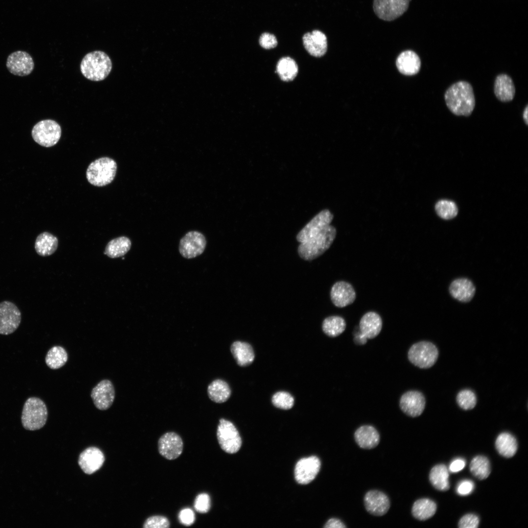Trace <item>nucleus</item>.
<instances>
[{
	"mask_svg": "<svg viewBox=\"0 0 528 528\" xmlns=\"http://www.w3.org/2000/svg\"><path fill=\"white\" fill-rule=\"evenodd\" d=\"M449 470L443 464H437L431 470L429 480L433 486L440 491H446L450 487Z\"/></svg>",
	"mask_w": 528,
	"mask_h": 528,
	"instance_id": "nucleus-31",
	"label": "nucleus"
},
{
	"mask_svg": "<svg viewBox=\"0 0 528 528\" xmlns=\"http://www.w3.org/2000/svg\"><path fill=\"white\" fill-rule=\"evenodd\" d=\"M346 323L342 317L331 316L324 319L322 323L324 332L330 337H334L342 333L345 330Z\"/></svg>",
	"mask_w": 528,
	"mask_h": 528,
	"instance_id": "nucleus-36",
	"label": "nucleus"
},
{
	"mask_svg": "<svg viewBox=\"0 0 528 528\" xmlns=\"http://www.w3.org/2000/svg\"><path fill=\"white\" fill-rule=\"evenodd\" d=\"M321 467V462L316 456H310L300 459L294 470L296 481L300 484H306L314 479Z\"/></svg>",
	"mask_w": 528,
	"mask_h": 528,
	"instance_id": "nucleus-16",
	"label": "nucleus"
},
{
	"mask_svg": "<svg viewBox=\"0 0 528 528\" xmlns=\"http://www.w3.org/2000/svg\"><path fill=\"white\" fill-rule=\"evenodd\" d=\"M131 245V241L129 238L121 236L111 240L108 243L104 253L110 258L120 257L130 250Z\"/></svg>",
	"mask_w": 528,
	"mask_h": 528,
	"instance_id": "nucleus-32",
	"label": "nucleus"
},
{
	"mask_svg": "<svg viewBox=\"0 0 528 528\" xmlns=\"http://www.w3.org/2000/svg\"><path fill=\"white\" fill-rule=\"evenodd\" d=\"M303 42L306 50L313 56L320 57L327 52V37L319 30H315L304 34Z\"/></svg>",
	"mask_w": 528,
	"mask_h": 528,
	"instance_id": "nucleus-22",
	"label": "nucleus"
},
{
	"mask_svg": "<svg viewBox=\"0 0 528 528\" xmlns=\"http://www.w3.org/2000/svg\"><path fill=\"white\" fill-rule=\"evenodd\" d=\"M330 298L336 307L344 308L353 303L356 298V293L350 283L339 281L331 287Z\"/></svg>",
	"mask_w": 528,
	"mask_h": 528,
	"instance_id": "nucleus-20",
	"label": "nucleus"
},
{
	"mask_svg": "<svg viewBox=\"0 0 528 528\" xmlns=\"http://www.w3.org/2000/svg\"><path fill=\"white\" fill-rule=\"evenodd\" d=\"M451 295L462 302H469L474 297L476 288L473 283L467 278H458L454 280L449 288Z\"/></svg>",
	"mask_w": 528,
	"mask_h": 528,
	"instance_id": "nucleus-23",
	"label": "nucleus"
},
{
	"mask_svg": "<svg viewBox=\"0 0 528 528\" xmlns=\"http://www.w3.org/2000/svg\"><path fill=\"white\" fill-rule=\"evenodd\" d=\"M117 168L116 162L113 159L100 157L90 163L86 171V177L91 185L104 186L113 181Z\"/></svg>",
	"mask_w": 528,
	"mask_h": 528,
	"instance_id": "nucleus-4",
	"label": "nucleus"
},
{
	"mask_svg": "<svg viewBox=\"0 0 528 528\" xmlns=\"http://www.w3.org/2000/svg\"><path fill=\"white\" fill-rule=\"evenodd\" d=\"M456 399L459 406L465 410L472 409L477 403V398L475 393L469 389L461 391L458 394Z\"/></svg>",
	"mask_w": 528,
	"mask_h": 528,
	"instance_id": "nucleus-39",
	"label": "nucleus"
},
{
	"mask_svg": "<svg viewBox=\"0 0 528 528\" xmlns=\"http://www.w3.org/2000/svg\"><path fill=\"white\" fill-rule=\"evenodd\" d=\"M183 448V442L181 438L174 432L164 434L158 441L159 454L169 460L177 458L181 454Z\"/></svg>",
	"mask_w": 528,
	"mask_h": 528,
	"instance_id": "nucleus-15",
	"label": "nucleus"
},
{
	"mask_svg": "<svg viewBox=\"0 0 528 528\" xmlns=\"http://www.w3.org/2000/svg\"><path fill=\"white\" fill-rule=\"evenodd\" d=\"M494 91L500 101L507 102L512 100L515 88L511 77L506 74L498 75L495 80Z\"/></svg>",
	"mask_w": 528,
	"mask_h": 528,
	"instance_id": "nucleus-26",
	"label": "nucleus"
},
{
	"mask_svg": "<svg viewBox=\"0 0 528 528\" xmlns=\"http://www.w3.org/2000/svg\"><path fill=\"white\" fill-rule=\"evenodd\" d=\"M474 488V483L469 480H464L460 482L456 488L457 493L461 496H466L472 492Z\"/></svg>",
	"mask_w": 528,
	"mask_h": 528,
	"instance_id": "nucleus-46",
	"label": "nucleus"
},
{
	"mask_svg": "<svg viewBox=\"0 0 528 528\" xmlns=\"http://www.w3.org/2000/svg\"><path fill=\"white\" fill-rule=\"evenodd\" d=\"M90 396L96 408L106 410L110 408L115 398V390L109 379L100 381L92 389Z\"/></svg>",
	"mask_w": 528,
	"mask_h": 528,
	"instance_id": "nucleus-13",
	"label": "nucleus"
},
{
	"mask_svg": "<svg viewBox=\"0 0 528 528\" xmlns=\"http://www.w3.org/2000/svg\"><path fill=\"white\" fill-rule=\"evenodd\" d=\"M479 524V517L474 514H467L460 520L458 526L460 528H476Z\"/></svg>",
	"mask_w": 528,
	"mask_h": 528,
	"instance_id": "nucleus-43",
	"label": "nucleus"
},
{
	"mask_svg": "<svg viewBox=\"0 0 528 528\" xmlns=\"http://www.w3.org/2000/svg\"><path fill=\"white\" fill-rule=\"evenodd\" d=\"M259 44L263 48L269 49L275 47L277 45L276 37L268 33H264L259 39Z\"/></svg>",
	"mask_w": 528,
	"mask_h": 528,
	"instance_id": "nucleus-44",
	"label": "nucleus"
},
{
	"mask_svg": "<svg viewBox=\"0 0 528 528\" xmlns=\"http://www.w3.org/2000/svg\"><path fill=\"white\" fill-rule=\"evenodd\" d=\"M112 69V62L105 52L95 50L87 54L83 58L80 70L83 76L93 81L106 79Z\"/></svg>",
	"mask_w": 528,
	"mask_h": 528,
	"instance_id": "nucleus-3",
	"label": "nucleus"
},
{
	"mask_svg": "<svg viewBox=\"0 0 528 528\" xmlns=\"http://www.w3.org/2000/svg\"><path fill=\"white\" fill-rule=\"evenodd\" d=\"M210 507L211 501L208 494L203 493L198 494L196 497L194 502V508L197 512L201 513H207Z\"/></svg>",
	"mask_w": 528,
	"mask_h": 528,
	"instance_id": "nucleus-42",
	"label": "nucleus"
},
{
	"mask_svg": "<svg viewBox=\"0 0 528 528\" xmlns=\"http://www.w3.org/2000/svg\"><path fill=\"white\" fill-rule=\"evenodd\" d=\"M62 130L60 125L51 119L41 120L33 127L31 135L33 140L40 145L50 147L56 145L60 139Z\"/></svg>",
	"mask_w": 528,
	"mask_h": 528,
	"instance_id": "nucleus-7",
	"label": "nucleus"
},
{
	"mask_svg": "<svg viewBox=\"0 0 528 528\" xmlns=\"http://www.w3.org/2000/svg\"><path fill=\"white\" fill-rule=\"evenodd\" d=\"M439 352L437 347L429 341H420L413 344L408 352L409 360L415 366L427 369L437 360Z\"/></svg>",
	"mask_w": 528,
	"mask_h": 528,
	"instance_id": "nucleus-6",
	"label": "nucleus"
},
{
	"mask_svg": "<svg viewBox=\"0 0 528 528\" xmlns=\"http://www.w3.org/2000/svg\"><path fill=\"white\" fill-rule=\"evenodd\" d=\"M444 99L449 110L456 115H470L475 106L473 88L466 81H459L452 85L446 90Z\"/></svg>",
	"mask_w": 528,
	"mask_h": 528,
	"instance_id": "nucleus-1",
	"label": "nucleus"
},
{
	"mask_svg": "<svg viewBox=\"0 0 528 528\" xmlns=\"http://www.w3.org/2000/svg\"><path fill=\"white\" fill-rule=\"evenodd\" d=\"M170 523L164 516L154 515L148 518L143 524L144 528H168Z\"/></svg>",
	"mask_w": 528,
	"mask_h": 528,
	"instance_id": "nucleus-41",
	"label": "nucleus"
},
{
	"mask_svg": "<svg viewBox=\"0 0 528 528\" xmlns=\"http://www.w3.org/2000/svg\"><path fill=\"white\" fill-rule=\"evenodd\" d=\"M67 359L68 355L65 349L60 346H55L47 352L45 361L51 369L56 370L64 366Z\"/></svg>",
	"mask_w": 528,
	"mask_h": 528,
	"instance_id": "nucleus-35",
	"label": "nucleus"
},
{
	"mask_svg": "<svg viewBox=\"0 0 528 528\" xmlns=\"http://www.w3.org/2000/svg\"><path fill=\"white\" fill-rule=\"evenodd\" d=\"M364 501L367 511L375 516H380L385 514L390 507L388 496L384 493L376 490L367 492Z\"/></svg>",
	"mask_w": 528,
	"mask_h": 528,
	"instance_id": "nucleus-18",
	"label": "nucleus"
},
{
	"mask_svg": "<svg viewBox=\"0 0 528 528\" xmlns=\"http://www.w3.org/2000/svg\"><path fill=\"white\" fill-rule=\"evenodd\" d=\"M6 66L11 73L16 76H25L33 71L34 63L31 55L27 52L18 50L8 56Z\"/></svg>",
	"mask_w": 528,
	"mask_h": 528,
	"instance_id": "nucleus-12",
	"label": "nucleus"
},
{
	"mask_svg": "<svg viewBox=\"0 0 528 528\" xmlns=\"http://www.w3.org/2000/svg\"><path fill=\"white\" fill-rule=\"evenodd\" d=\"M180 522L183 525L189 526L195 521V515L193 511L188 508L182 509L178 515Z\"/></svg>",
	"mask_w": 528,
	"mask_h": 528,
	"instance_id": "nucleus-45",
	"label": "nucleus"
},
{
	"mask_svg": "<svg viewBox=\"0 0 528 528\" xmlns=\"http://www.w3.org/2000/svg\"><path fill=\"white\" fill-rule=\"evenodd\" d=\"M21 319V312L14 303L8 301L0 303V334L14 332L20 326Z\"/></svg>",
	"mask_w": 528,
	"mask_h": 528,
	"instance_id": "nucleus-10",
	"label": "nucleus"
},
{
	"mask_svg": "<svg viewBox=\"0 0 528 528\" xmlns=\"http://www.w3.org/2000/svg\"><path fill=\"white\" fill-rule=\"evenodd\" d=\"M206 243V238L202 233L197 231H191L180 240L179 252L185 258H194L204 252Z\"/></svg>",
	"mask_w": 528,
	"mask_h": 528,
	"instance_id": "nucleus-11",
	"label": "nucleus"
},
{
	"mask_svg": "<svg viewBox=\"0 0 528 528\" xmlns=\"http://www.w3.org/2000/svg\"><path fill=\"white\" fill-rule=\"evenodd\" d=\"M324 527L325 528H345L346 526L339 519L331 518L327 521Z\"/></svg>",
	"mask_w": 528,
	"mask_h": 528,
	"instance_id": "nucleus-48",
	"label": "nucleus"
},
{
	"mask_svg": "<svg viewBox=\"0 0 528 528\" xmlns=\"http://www.w3.org/2000/svg\"><path fill=\"white\" fill-rule=\"evenodd\" d=\"M411 0H374L373 8L377 16L391 21L401 16L408 9Z\"/></svg>",
	"mask_w": 528,
	"mask_h": 528,
	"instance_id": "nucleus-9",
	"label": "nucleus"
},
{
	"mask_svg": "<svg viewBox=\"0 0 528 528\" xmlns=\"http://www.w3.org/2000/svg\"><path fill=\"white\" fill-rule=\"evenodd\" d=\"M333 215L329 209H324L316 215L298 233L296 239L302 242L311 239L315 234L330 224Z\"/></svg>",
	"mask_w": 528,
	"mask_h": 528,
	"instance_id": "nucleus-14",
	"label": "nucleus"
},
{
	"mask_svg": "<svg viewBox=\"0 0 528 528\" xmlns=\"http://www.w3.org/2000/svg\"><path fill=\"white\" fill-rule=\"evenodd\" d=\"M48 412L45 403L36 397L28 398L23 405L21 420L26 430H39L45 424Z\"/></svg>",
	"mask_w": 528,
	"mask_h": 528,
	"instance_id": "nucleus-5",
	"label": "nucleus"
},
{
	"mask_svg": "<svg viewBox=\"0 0 528 528\" xmlns=\"http://www.w3.org/2000/svg\"><path fill=\"white\" fill-rule=\"evenodd\" d=\"M436 509L437 505L433 501L428 498H422L414 503L412 513L415 518L424 521L432 517Z\"/></svg>",
	"mask_w": 528,
	"mask_h": 528,
	"instance_id": "nucleus-33",
	"label": "nucleus"
},
{
	"mask_svg": "<svg viewBox=\"0 0 528 528\" xmlns=\"http://www.w3.org/2000/svg\"><path fill=\"white\" fill-rule=\"evenodd\" d=\"M231 393L228 383L220 379L213 381L207 389L209 397L216 403H220L227 401L230 396Z\"/></svg>",
	"mask_w": 528,
	"mask_h": 528,
	"instance_id": "nucleus-29",
	"label": "nucleus"
},
{
	"mask_svg": "<svg viewBox=\"0 0 528 528\" xmlns=\"http://www.w3.org/2000/svg\"><path fill=\"white\" fill-rule=\"evenodd\" d=\"M382 328V321L380 315L374 311L366 313L359 322L360 336L365 340L377 336Z\"/></svg>",
	"mask_w": 528,
	"mask_h": 528,
	"instance_id": "nucleus-21",
	"label": "nucleus"
},
{
	"mask_svg": "<svg viewBox=\"0 0 528 528\" xmlns=\"http://www.w3.org/2000/svg\"><path fill=\"white\" fill-rule=\"evenodd\" d=\"M217 437L220 448L227 453H237L242 446L241 437L237 429L232 422L224 418L219 420Z\"/></svg>",
	"mask_w": 528,
	"mask_h": 528,
	"instance_id": "nucleus-8",
	"label": "nucleus"
},
{
	"mask_svg": "<svg viewBox=\"0 0 528 528\" xmlns=\"http://www.w3.org/2000/svg\"><path fill=\"white\" fill-rule=\"evenodd\" d=\"M495 447L501 455L506 458H511L516 453L517 442L513 435L504 432L497 437L495 441Z\"/></svg>",
	"mask_w": 528,
	"mask_h": 528,
	"instance_id": "nucleus-30",
	"label": "nucleus"
},
{
	"mask_svg": "<svg viewBox=\"0 0 528 528\" xmlns=\"http://www.w3.org/2000/svg\"><path fill=\"white\" fill-rule=\"evenodd\" d=\"M469 468L471 473L480 480L487 478L491 471L488 459L481 455L473 458L470 463Z\"/></svg>",
	"mask_w": 528,
	"mask_h": 528,
	"instance_id": "nucleus-37",
	"label": "nucleus"
},
{
	"mask_svg": "<svg viewBox=\"0 0 528 528\" xmlns=\"http://www.w3.org/2000/svg\"><path fill=\"white\" fill-rule=\"evenodd\" d=\"M271 400L274 406L284 410L291 409L294 402V398L291 394L284 391L278 392L274 394Z\"/></svg>",
	"mask_w": 528,
	"mask_h": 528,
	"instance_id": "nucleus-40",
	"label": "nucleus"
},
{
	"mask_svg": "<svg viewBox=\"0 0 528 528\" xmlns=\"http://www.w3.org/2000/svg\"><path fill=\"white\" fill-rule=\"evenodd\" d=\"M104 461L103 452L97 447H90L80 454L78 463L85 473L91 474L101 467Z\"/></svg>",
	"mask_w": 528,
	"mask_h": 528,
	"instance_id": "nucleus-19",
	"label": "nucleus"
},
{
	"mask_svg": "<svg viewBox=\"0 0 528 528\" xmlns=\"http://www.w3.org/2000/svg\"><path fill=\"white\" fill-rule=\"evenodd\" d=\"M336 235V228L330 224L311 239L300 243L298 248L300 257L306 261L317 258L331 246Z\"/></svg>",
	"mask_w": 528,
	"mask_h": 528,
	"instance_id": "nucleus-2",
	"label": "nucleus"
},
{
	"mask_svg": "<svg viewBox=\"0 0 528 528\" xmlns=\"http://www.w3.org/2000/svg\"><path fill=\"white\" fill-rule=\"evenodd\" d=\"M425 398L423 395L418 391H409L404 393L399 400L401 410L406 415L411 417L420 416L425 407Z\"/></svg>",
	"mask_w": 528,
	"mask_h": 528,
	"instance_id": "nucleus-17",
	"label": "nucleus"
},
{
	"mask_svg": "<svg viewBox=\"0 0 528 528\" xmlns=\"http://www.w3.org/2000/svg\"><path fill=\"white\" fill-rule=\"evenodd\" d=\"M435 210L440 217L446 220L454 218L458 213V209L455 203L448 200L439 201L436 204Z\"/></svg>",
	"mask_w": 528,
	"mask_h": 528,
	"instance_id": "nucleus-38",
	"label": "nucleus"
},
{
	"mask_svg": "<svg viewBox=\"0 0 528 528\" xmlns=\"http://www.w3.org/2000/svg\"><path fill=\"white\" fill-rule=\"evenodd\" d=\"M354 439L358 446L363 449L375 447L380 441V436L376 429L371 425H363L354 433Z\"/></svg>",
	"mask_w": 528,
	"mask_h": 528,
	"instance_id": "nucleus-24",
	"label": "nucleus"
},
{
	"mask_svg": "<svg viewBox=\"0 0 528 528\" xmlns=\"http://www.w3.org/2000/svg\"><path fill=\"white\" fill-rule=\"evenodd\" d=\"M58 240L52 234L44 232L36 238L34 248L36 253L40 256L46 257L51 255L57 250Z\"/></svg>",
	"mask_w": 528,
	"mask_h": 528,
	"instance_id": "nucleus-28",
	"label": "nucleus"
},
{
	"mask_svg": "<svg viewBox=\"0 0 528 528\" xmlns=\"http://www.w3.org/2000/svg\"><path fill=\"white\" fill-rule=\"evenodd\" d=\"M528 106L527 105L526 107V108H525V110H524L523 115V119H524V121H525V123H526V124L527 125L528 124Z\"/></svg>",
	"mask_w": 528,
	"mask_h": 528,
	"instance_id": "nucleus-49",
	"label": "nucleus"
},
{
	"mask_svg": "<svg viewBox=\"0 0 528 528\" xmlns=\"http://www.w3.org/2000/svg\"><path fill=\"white\" fill-rule=\"evenodd\" d=\"M276 71L282 81H291L297 75L298 66L296 62L290 57H283L278 62Z\"/></svg>",
	"mask_w": 528,
	"mask_h": 528,
	"instance_id": "nucleus-34",
	"label": "nucleus"
},
{
	"mask_svg": "<svg viewBox=\"0 0 528 528\" xmlns=\"http://www.w3.org/2000/svg\"><path fill=\"white\" fill-rule=\"evenodd\" d=\"M396 65L401 73L412 75L419 71L421 62L419 57L415 52L406 50L399 55L396 61Z\"/></svg>",
	"mask_w": 528,
	"mask_h": 528,
	"instance_id": "nucleus-25",
	"label": "nucleus"
},
{
	"mask_svg": "<svg viewBox=\"0 0 528 528\" xmlns=\"http://www.w3.org/2000/svg\"><path fill=\"white\" fill-rule=\"evenodd\" d=\"M230 350L237 364L242 367L250 365L254 361L255 354L251 346L242 341H235L231 346Z\"/></svg>",
	"mask_w": 528,
	"mask_h": 528,
	"instance_id": "nucleus-27",
	"label": "nucleus"
},
{
	"mask_svg": "<svg viewBox=\"0 0 528 528\" xmlns=\"http://www.w3.org/2000/svg\"><path fill=\"white\" fill-rule=\"evenodd\" d=\"M465 466V462L463 459H456L451 462L448 470L452 473H456L462 470Z\"/></svg>",
	"mask_w": 528,
	"mask_h": 528,
	"instance_id": "nucleus-47",
	"label": "nucleus"
}]
</instances>
